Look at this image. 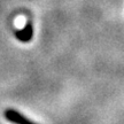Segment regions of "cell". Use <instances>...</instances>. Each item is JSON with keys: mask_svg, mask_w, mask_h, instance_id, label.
Instances as JSON below:
<instances>
[{"mask_svg": "<svg viewBox=\"0 0 124 124\" xmlns=\"http://www.w3.org/2000/svg\"><path fill=\"white\" fill-rule=\"evenodd\" d=\"M5 115V118L9 122H12L14 124H38L33 122V121L29 120L28 117L23 115L22 113H20V111L15 110L13 108H8V109H6L4 113Z\"/></svg>", "mask_w": 124, "mask_h": 124, "instance_id": "cell-1", "label": "cell"}, {"mask_svg": "<svg viewBox=\"0 0 124 124\" xmlns=\"http://www.w3.org/2000/svg\"><path fill=\"white\" fill-rule=\"evenodd\" d=\"M15 37L22 43H28L33 37V25L30 21H28L23 29L15 31Z\"/></svg>", "mask_w": 124, "mask_h": 124, "instance_id": "cell-2", "label": "cell"}]
</instances>
